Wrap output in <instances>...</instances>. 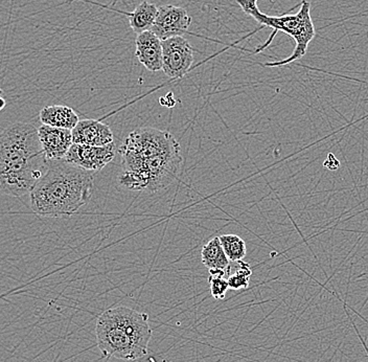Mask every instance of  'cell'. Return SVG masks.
<instances>
[{
    "label": "cell",
    "mask_w": 368,
    "mask_h": 362,
    "mask_svg": "<svg viewBox=\"0 0 368 362\" xmlns=\"http://www.w3.org/2000/svg\"><path fill=\"white\" fill-rule=\"evenodd\" d=\"M118 152L122 169L118 180L130 191H162L175 180L182 167L178 140L169 132L151 127L130 132Z\"/></svg>",
    "instance_id": "obj_1"
},
{
    "label": "cell",
    "mask_w": 368,
    "mask_h": 362,
    "mask_svg": "<svg viewBox=\"0 0 368 362\" xmlns=\"http://www.w3.org/2000/svg\"><path fill=\"white\" fill-rule=\"evenodd\" d=\"M48 164L32 125L16 123L0 133V190L6 195L31 193Z\"/></svg>",
    "instance_id": "obj_2"
},
{
    "label": "cell",
    "mask_w": 368,
    "mask_h": 362,
    "mask_svg": "<svg viewBox=\"0 0 368 362\" xmlns=\"http://www.w3.org/2000/svg\"><path fill=\"white\" fill-rule=\"evenodd\" d=\"M93 187L95 172L65 160H53L31 191V207L39 216H73L90 201Z\"/></svg>",
    "instance_id": "obj_3"
},
{
    "label": "cell",
    "mask_w": 368,
    "mask_h": 362,
    "mask_svg": "<svg viewBox=\"0 0 368 362\" xmlns=\"http://www.w3.org/2000/svg\"><path fill=\"white\" fill-rule=\"evenodd\" d=\"M95 335L104 356L138 361L148 354L152 337L148 314L125 306L111 308L98 319Z\"/></svg>",
    "instance_id": "obj_4"
},
{
    "label": "cell",
    "mask_w": 368,
    "mask_h": 362,
    "mask_svg": "<svg viewBox=\"0 0 368 362\" xmlns=\"http://www.w3.org/2000/svg\"><path fill=\"white\" fill-rule=\"evenodd\" d=\"M258 0H236L245 14L253 18L256 22L262 24L264 28H270L273 30L269 39L263 46H258L256 51H253V53H258L266 50L268 46L273 41L276 33L283 32L291 36L295 40V50L287 59L276 62H267L264 64V66H285L301 59L307 53L309 44L311 43L312 40L316 36L315 26H314L311 14H310V11H311L310 1L303 0L301 2L300 10L296 14H285L282 16H268V15L261 12L258 6Z\"/></svg>",
    "instance_id": "obj_5"
},
{
    "label": "cell",
    "mask_w": 368,
    "mask_h": 362,
    "mask_svg": "<svg viewBox=\"0 0 368 362\" xmlns=\"http://www.w3.org/2000/svg\"><path fill=\"white\" fill-rule=\"evenodd\" d=\"M191 21H193V18H191L185 9L182 8V6L167 4V6H162L158 8L157 16H156L151 31L162 41L169 39V38L176 37V36H182L184 37V35H193L195 37L211 40V41L216 42V43L224 44V46H231V48L236 46L242 40L246 39V37H244L233 44H226L223 41H220V40L211 39V38L205 37V36L199 35V33L189 32V29L191 26Z\"/></svg>",
    "instance_id": "obj_6"
},
{
    "label": "cell",
    "mask_w": 368,
    "mask_h": 362,
    "mask_svg": "<svg viewBox=\"0 0 368 362\" xmlns=\"http://www.w3.org/2000/svg\"><path fill=\"white\" fill-rule=\"evenodd\" d=\"M195 48L182 36L162 41V71L172 80L182 79L194 63Z\"/></svg>",
    "instance_id": "obj_7"
},
{
    "label": "cell",
    "mask_w": 368,
    "mask_h": 362,
    "mask_svg": "<svg viewBox=\"0 0 368 362\" xmlns=\"http://www.w3.org/2000/svg\"><path fill=\"white\" fill-rule=\"evenodd\" d=\"M115 143L102 147L73 144L64 160L69 164L95 173L115 160Z\"/></svg>",
    "instance_id": "obj_8"
},
{
    "label": "cell",
    "mask_w": 368,
    "mask_h": 362,
    "mask_svg": "<svg viewBox=\"0 0 368 362\" xmlns=\"http://www.w3.org/2000/svg\"><path fill=\"white\" fill-rule=\"evenodd\" d=\"M38 138L48 162L64 160L73 144V131L48 125H42L38 128Z\"/></svg>",
    "instance_id": "obj_9"
},
{
    "label": "cell",
    "mask_w": 368,
    "mask_h": 362,
    "mask_svg": "<svg viewBox=\"0 0 368 362\" xmlns=\"http://www.w3.org/2000/svg\"><path fill=\"white\" fill-rule=\"evenodd\" d=\"M73 144L102 147L115 143V135L108 125L97 120H82L73 128Z\"/></svg>",
    "instance_id": "obj_10"
},
{
    "label": "cell",
    "mask_w": 368,
    "mask_h": 362,
    "mask_svg": "<svg viewBox=\"0 0 368 362\" xmlns=\"http://www.w3.org/2000/svg\"><path fill=\"white\" fill-rule=\"evenodd\" d=\"M135 56L151 73L162 71V41L152 31L138 33Z\"/></svg>",
    "instance_id": "obj_11"
},
{
    "label": "cell",
    "mask_w": 368,
    "mask_h": 362,
    "mask_svg": "<svg viewBox=\"0 0 368 362\" xmlns=\"http://www.w3.org/2000/svg\"><path fill=\"white\" fill-rule=\"evenodd\" d=\"M40 120L42 125L55 127V128L73 130L80 122L79 115L73 108L63 105H53L44 107L40 111Z\"/></svg>",
    "instance_id": "obj_12"
},
{
    "label": "cell",
    "mask_w": 368,
    "mask_h": 362,
    "mask_svg": "<svg viewBox=\"0 0 368 362\" xmlns=\"http://www.w3.org/2000/svg\"><path fill=\"white\" fill-rule=\"evenodd\" d=\"M157 13L158 6L155 4L148 1L140 2L129 17V22L133 32L138 35V33L151 31Z\"/></svg>",
    "instance_id": "obj_13"
},
{
    "label": "cell",
    "mask_w": 368,
    "mask_h": 362,
    "mask_svg": "<svg viewBox=\"0 0 368 362\" xmlns=\"http://www.w3.org/2000/svg\"><path fill=\"white\" fill-rule=\"evenodd\" d=\"M201 259L203 265L211 269L227 270L231 261L225 254L222 244H221L219 237L211 239L207 244H205L201 252Z\"/></svg>",
    "instance_id": "obj_14"
},
{
    "label": "cell",
    "mask_w": 368,
    "mask_h": 362,
    "mask_svg": "<svg viewBox=\"0 0 368 362\" xmlns=\"http://www.w3.org/2000/svg\"><path fill=\"white\" fill-rule=\"evenodd\" d=\"M225 254L231 262L242 261L246 257V243L236 234H222L219 237Z\"/></svg>",
    "instance_id": "obj_15"
},
{
    "label": "cell",
    "mask_w": 368,
    "mask_h": 362,
    "mask_svg": "<svg viewBox=\"0 0 368 362\" xmlns=\"http://www.w3.org/2000/svg\"><path fill=\"white\" fill-rule=\"evenodd\" d=\"M233 263L236 265L233 272L226 270V274H228L227 281H228L229 288L233 290L246 289L248 288L252 274L251 265L243 262V260Z\"/></svg>",
    "instance_id": "obj_16"
},
{
    "label": "cell",
    "mask_w": 368,
    "mask_h": 362,
    "mask_svg": "<svg viewBox=\"0 0 368 362\" xmlns=\"http://www.w3.org/2000/svg\"><path fill=\"white\" fill-rule=\"evenodd\" d=\"M209 285H211V294L214 299H225L229 289L228 281H227L226 278V270H209Z\"/></svg>",
    "instance_id": "obj_17"
},
{
    "label": "cell",
    "mask_w": 368,
    "mask_h": 362,
    "mask_svg": "<svg viewBox=\"0 0 368 362\" xmlns=\"http://www.w3.org/2000/svg\"><path fill=\"white\" fill-rule=\"evenodd\" d=\"M323 167L329 170V171H337L340 167V162H339L338 158L333 153H329L327 154V160L323 162Z\"/></svg>",
    "instance_id": "obj_18"
},
{
    "label": "cell",
    "mask_w": 368,
    "mask_h": 362,
    "mask_svg": "<svg viewBox=\"0 0 368 362\" xmlns=\"http://www.w3.org/2000/svg\"><path fill=\"white\" fill-rule=\"evenodd\" d=\"M6 100L2 98V95H0V111L2 110V109H4V107H6Z\"/></svg>",
    "instance_id": "obj_19"
},
{
    "label": "cell",
    "mask_w": 368,
    "mask_h": 362,
    "mask_svg": "<svg viewBox=\"0 0 368 362\" xmlns=\"http://www.w3.org/2000/svg\"><path fill=\"white\" fill-rule=\"evenodd\" d=\"M4 95V90H2L1 88H0V95Z\"/></svg>",
    "instance_id": "obj_20"
}]
</instances>
